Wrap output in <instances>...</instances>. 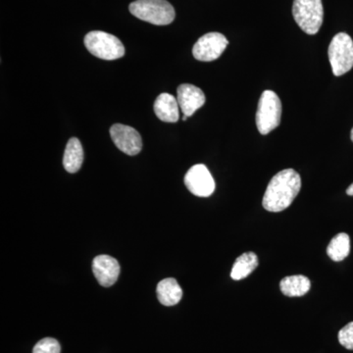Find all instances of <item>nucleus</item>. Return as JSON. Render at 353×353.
I'll use <instances>...</instances> for the list:
<instances>
[{"label":"nucleus","instance_id":"nucleus-1","mask_svg":"<svg viewBox=\"0 0 353 353\" xmlns=\"http://www.w3.org/2000/svg\"><path fill=\"white\" fill-rule=\"evenodd\" d=\"M301 179L294 169L279 172L265 192L262 205L269 212H281L289 208L301 192Z\"/></svg>","mask_w":353,"mask_h":353},{"label":"nucleus","instance_id":"nucleus-2","mask_svg":"<svg viewBox=\"0 0 353 353\" xmlns=\"http://www.w3.org/2000/svg\"><path fill=\"white\" fill-rule=\"evenodd\" d=\"M130 12L150 24L165 26L175 19V9L166 0H137L129 6Z\"/></svg>","mask_w":353,"mask_h":353},{"label":"nucleus","instance_id":"nucleus-3","mask_svg":"<svg viewBox=\"0 0 353 353\" xmlns=\"http://www.w3.org/2000/svg\"><path fill=\"white\" fill-rule=\"evenodd\" d=\"M85 46L92 55L101 59L116 60L125 54V48L120 39L105 32H88L85 37Z\"/></svg>","mask_w":353,"mask_h":353},{"label":"nucleus","instance_id":"nucleus-4","mask_svg":"<svg viewBox=\"0 0 353 353\" xmlns=\"http://www.w3.org/2000/svg\"><path fill=\"white\" fill-rule=\"evenodd\" d=\"M292 15L304 32L316 34L323 24L324 10L322 0H294Z\"/></svg>","mask_w":353,"mask_h":353},{"label":"nucleus","instance_id":"nucleus-5","mask_svg":"<svg viewBox=\"0 0 353 353\" xmlns=\"http://www.w3.org/2000/svg\"><path fill=\"white\" fill-rule=\"evenodd\" d=\"M282 102L275 92L265 90L261 94L256 112L257 129L261 134H268L280 125Z\"/></svg>","mask_w":353,"mask_h":353},{"label":"nucleus","instance_id":"nucleus-6","mask_svg":"<svg viewBox=\"0 0 353 353\" xmlns=\"http://www.w3.org/2000/svg\"><path fill=\"white\" fill-rule=\"evenodd\" d=\"M328 55L334 75H345L353 67L352 39L345 32L336 34L330 43Z\"/></svg>","mask_w":353,"mask_h":353},{"label":"nucleus","instance_id":"nucleus-7","mask_svg":"<svg viewBox=\"0 0 353 353\" xmlns=\"http://www.w3.org/2000/svg\"><path fill=\"white\" fill-rule=\"evenodd\" d=\"M229 41L220 32H208L199 39L192 48V54L199 61L210 62L218 59L227 48Z\"/></svg>","mask_w":353,"mask_h":353},{"label":"nucleus","instance_id":"nucleus-8","mask_svg":"<svg viewBox=\"0 0 353 353\" xmlns=\"http://www.w3.org/2000/svg\"><path fill=\"white\" fill-rule=\"evenodd\" d=\"M185 185L196 196H210L215 190L214 179L203 164L194 165L188 171L185 176Z\"/></svg>","mask_w":353,"mask_h":353},{"label":"nucleus","instance_id":"nucleus-9","mask_svg":"<svg viewBox=\"0 0 353 353\" xmlns=\"http://www.w3.org/2000/svg\"><path fill=\"white\" fill-rule=\"evenodd\" d=\"M110 136L121 152L130 157L139 154L143 148L141 134L134 128L122 124L113 125L110 129Z\"/></svg>","mask_w":353,"mask_h":353},{"label":"nucleus","instance_id":"nucleus-10","mask_svg":"<svg viewBox=\"0 0 353 353\" xmlns=\"http://www.w3.org/2000/svg\"><path fill=\"white\" fill-rule=\"evenodd\" d=\"M176 101L183 116L190 117L205 103V95L201 88L190 83H183L176 90Z\"/></svg>","mask_w":353,"mask_h":353},{"label":"nucleus","instance_id":"nucleus-11","mask_svg":"<svg viewBox=\"0 0 353 353\" xmlns=\"http://www.w3.org/2000/svg\"><path fill=\"white\" fill-rule=\"evenodd\" d=\"M92 271L102 287L109 288L117 282L120 275V264L109 255H99L92 262Z\"/></svg>","mask_w":353,"mask_h":353},{"label":"nucleus","instance_id":"nucleus-12","mask_svg":"<svg viewBox=\"0 0 353 353\" xmlns=\"http://www.w3.org/2000/svg\"><path fill=\"white\" fill-rule=\"evenodd\" d=\"M154 112L158 119L166 123H176L180 119V105L174 95L161 94L154 102Z\"/></svg>","mask_w":353,"mask_h":353},{"label":"nucleus","instance_id":"nucleus-13","mask_svg":"<svg viewBox=\"0 0 353 353\" xmlns=\"http://www.w3.org/2000/svg\"><path fill=\"white\" fill-rule=\"evenodd\" d=\"M157 297L160 303L165 306H173L180 303L183 290L173 278L165 279L157 285Z\"/></svg>","mask_w":353,"mask_h":353},{"label":"nucleus","instance_id":"nucleus-14","mask_svg":"<svg viewBox=\"0 0 353 353\" xmlns=\"http://www.w3.org/2000/svg\"><path fill=\"white\" fill-rule=\"evenodd\" d=\"M83 150L81 141L77 138L69 139L65 148L63 165L65 170L69 173H77L82 167Z\"/></svg>","mask_w":353,"mask_h":353},{"label":"nucleus","instance_id":"nucleus-15","mask_svg":"<svg viewBox=\"0 0 353 353\" xmlns=\"http://www.w3.org/2000/svg\"><path fill=\"white\" fill-rule=\"evenodd\" d=\"M281 290L289 297L303 296L311 288L310 280L303 275H294L285 277L281 281Z\"/></svg>","mask_w":353,"mask_h":353},{"label":"nucleus","instance_id":"nucleus-16","mask_svg":"<svg viewBox=\"0 0 353 353\" xmlns=\"http://www.w3.org/2000/svg\"><path fill=\"white\" fill-rule=\"evenodd\" d=\"M257 266H259V259L254 252L243 253L234 262L231 277L234 281L243 280L248 277Z\"/></svg>","mask_w":353,"mask_h":353},{"label":"nucleus","instance_id":"nucleus-17","mask_svg":"<svg viewBox=\"0 0 353 353\" xmlns=\"http://www.w3.org/2000/svg\"><path fill=\"white\" fill-rule=\"evenodd\" d=\"M350 252V236L345 233L336 234L329 243L327 248L330 259L334 261H343L347 259Z\"/></svg>","mask_w":353,"mask_h":353},{"label":"nucleus","instance_id":"nucleus-18","mask_svg":"<svg viewBox=\"0 0 353 353\" xmlns=\"http://www.w3.org/2000/svg\"><path fill=\"white\" fill-rule=\"evenodd\" d=\"M61 347L55 339H43L34 345L32 353H60Z\"/></svg>","mask_w":353,"mask_h":353},{"label":"nucleus","instance_id":"nucleus-19","mask_svg":"<svg viewBox=\"0 0 353 353\" xmlns=\"http://www.w3.org/2000/svg\"><path fill=\"white\" fill-rule=\"evenodd\" d=\"M339 341L343 347L353 350V322L348 323L339 332Z\"/></svg>","mask_w":353,"mask_h":353},{"label":"nucleus","instance_id":"nucleus-20","mask_svg":"<svg viewBox=\"0 0 353 353\" xmlns=\"http://www.w3.org/2000/svg\"><path fill=\"white\" fill-rule=\"evenodd\" d=\"M347 196H353V183L347 188Z\"/></svg>","mask_w":353,"mask_h":353},{"label":"nucleus","instance_id":"nucleus-21","mask_svg":"<svg viewBox=\"0 0 353 353\" xmlns=\"http://www.w3.org/2000/svg\"><path fill=\"white\" fill-rule=\"evenodd\" d=\"M350 138H352V141H353V128L352 130V132H350Z\"/></svg>","mask_w":353,"mask_h":353},{"label":"nucleus","instance_id":"nucleus-22","mask_svg":"<svg viewBox=\"0 0 353 353\" xmlns=\"http://www.w3.org/2000/svg\"><path fill=\"white\" fill-rule=\"evenodd\" d=\"M188 118H189V117H187V116H183V121H185V120H187V119H188Z\"/></svg>","mask_w":353,"mask_h":353}]
</instances>
